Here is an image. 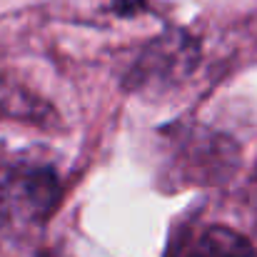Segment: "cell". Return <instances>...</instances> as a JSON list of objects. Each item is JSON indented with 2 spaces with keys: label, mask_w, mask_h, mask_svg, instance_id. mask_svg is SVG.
<instances>
[{
  "label": "cell",
  "mask_w": 257,
  "mask_h": 257,
  "mask_svg": "<svg viewBox=\"0 0 257 257\" xmlns=\"http://www.w3.org/2000/svg\"><path fill=\"white\" fill-rule=\"evenodd\" d=\"M60 202V182L53 168L18 165L0 177V210L13 220L40 222Z\"/></svg>",
  "instance_id": "cell-2"
},
{
  "label": "cell",
  "mask_w": 257,
  "mask_h": 257,
  "mask_svg": "<svg viewBox=\"0 0 257 257\" xmlns=\"http://www.w3.org/2000/svg\"><path fill=\"white\" fill-rule=\"evenodd\" d=\"M200 60V45L185 30H170L155 38L133 63L125 85L135 92L158 95L182 83Z\"/></svg>",
  "instance_id": "cell-1"
},
{
  "label": "cell",
  "mask_w": 257,
  "mask_h": 257,
  "mask_svg": "<svg viewBox=\"0 0 257 257\" xmlns=\"http://www.w3.org/2000/svg\"><path fill=\"white\" fill-rule=\"evenodd\" d=\"M143 0H115V13H120V15H133V13H140L143 10Z\"/></svg>",
  "instance_id": "cell-4"
},
{
  "label": "cell",
  "mask_w": 257,
  "mask_h": 257,
  "mask_svg": "<svg viewBox=\"0 0 257 257\" xmlns=\"http://www.w3.org/2000/svg\"><path fill=\"white\" fill-rule=\"evenodd\" d=\"M195 257H257V252L252 242L237 230L215 225L200 237Z\"/></svg>",
  "instance_id": "cell-3"
}]
</instances>
